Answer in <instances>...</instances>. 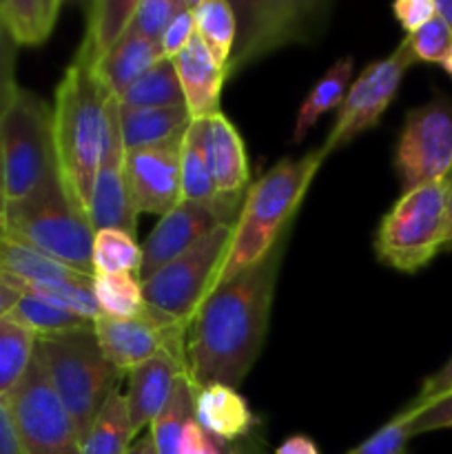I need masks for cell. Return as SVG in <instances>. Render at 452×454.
<instances>
[{
    "mask_svg": "<svg viewBox=\"0 0 452 454\" xmlns=\"http://www.w3.org/2000/svg\"><path fill=\"white\" fill-rule=\"evenodd\" d=\"M286 238L269 257L208 293L186 331V377L195 390L238 388L264 346Z\"/></svg>",
    "mask_w": 452,
    "mask_h": 454,
    "instance_id": "cell-1",
    "label": "cell"
},
{
    "mask_svg": "<svg viewBox=\"0 0 452 454\" xmlns=\"http://www.w3.org/2000/svg\"><path fill=\"white\" fill-rule=\"evenodd\" d=\"M111 100L113 96L106 91L96 69L71 62L51 106L58 173L65 191L84 215L105 151Z\"/></svg>",
    "mask_w": 452,
    "mask_h": 454,
    "instance_id": "cell-2",
    "label": "cell"
},
{
    "mask_svg": "<svg viewBox=\"0 0 452 454\" xmlns=\"http://www.w3.org/2000/svg\"><path fill=\"white\" fill-rule=\"evenodd\" d=\"M323 160L326 153L322 146L301 158L279 160L255 184L248 186L215 286L260 264L286 238L288 224Z\"/></svg>",
    "mask_w": 452,
    "mask_h": 454,
    "instance_id": "cell-3",
    "label": "cell"
},
{
    "mask_svg": "<svg viewBox=\"0 0 452 454\" xmlns=\"http://www.w3.org/2000/svg\"><path fill=\"white\" fill-rule=\"evenodd\" d=\"M4 235L49 260L93 278V226L69 198L60 173L4 211Z\"/></svg>",
    "mask_w": 452,
    "mask_h": 454,
    "instance_id": "cell-4",
    "label": "cell"
},
{
    "mask_svg": "<svg viewBox=\"0 0 452 454\" xmlns=\"http://www.w3.org/2000/svg\"><path fill=\"white\" fill-rule=\"evenodd\" d=\"M35 353L82 442L122 375L105 357L93 328L38 337Z\"/></svg>",
    "mask_w": 452,
    "mask_h": 454,
    "instance_id": "cell-5",
    "label": "cell"
},
{
    "mask_svg": "<svg viewBox=\"0 0 452 454\" xmlns=\"http://www.w3.org/2000/svg\"><path fill=\"white\" fill-rule=\"evenodd\" d=\"M235 43L226 78L291 44H313L331 22L328 0H230Z\"/></svg>",
    "mask_w": 452,
    "mask_h": 454,
    "instance_id": "cell-6",
    "label": "cell"
},
{
    "mask_svg": "<svg viewBox=\"0 0 452 454\" xmlns=\"http://www.w3.org/2000/svg\"><path fill=\"white\" fill-rule=\"evenodd\" d=\"M448 191V180L403 191L377 231L375 251L384 264L401 273H417L434 260L446 247Z\"/></svg>",
    "mask_w": 452,
    "mask_h": 454,
    "instance_id": "cell-7",
    "label": "cell"
},
{
    "mask_svg": "<svg viewBox=\"0 0 452 454\" xmlns=\"http://www.w3.org/2000/svg\"><path fill=\"white\" fill-rule=\"evenodd\" d=\"M4 195L9 202L27 198L44 180L58 176L51 109L43 98L20 89L12 109L0 120Z\"/></svg>",
    "mask_w": 452,
    "mask_h": 454,
    "instance_id": "cell-8",
    "label": "cell"
},
{
    "mask_svg": "<svg viewBox=\"0 0 452 454\" xmlns=\"http://www.w3.org/2000/svg\"><path fill=\"white\" fill-rule=\"evenodd\" d=\"M233 229L235 224L220 226L144 279L142 293L146 306L189 326L202 301L215 288L233 239Z\"/></svg>",
    "mask_w": 452,
    "mask_h": 454,
    "instance_id": "cell-9",
    "label": "cell"
},
{
    "mask_svg": "<svg viewBox=\"0 0 452 454\" xmlns=\"http://www.w3.org/2000/svg\"><path fill=\"white\" fill-rule=\"evenodd\" d=\"M4 402L25 454H82L78 428L53 390L38 353Z\"/></svg>",
    "mask_w": 452,
    "mask_h": 454,
    "instance_id": "cell-10",
    "label": "cell"
},
{
    "mask_svg": "<svg viewBox=\"0 0 452 454\" xmlns=\"http://www.w3.org/2000/svg\"><path fill=\"white\" fill-rule=\"evenodd\" d=\"M403 191L452 176V102L439 100L410 109L394 151Z\"/></svg>",
    "mask_w": 452,
    "mask_h": 454,
    "instance_id": "cell-11",
    "label": "cell"
},
{
    "mask_svg": "<svg viewBox=\"0 0 452 454\" xmlns=\"http://www.w3.org/2000/svg\"><path fill=\"white\" fill-rule=\"evenodd\" d=\"M412 65H415V58H412L406 38L388 58L370 62L350 84L339 106V114H337L335 127L331 129L326 142L322 145L323 153H332L339 146L350 145L362 133L375 129L390 102L397 96L399 84Z\"/></svg>",
    "mask_w": 452,
    "mask_h": 454,
    "instance_id": "cell-12",
    "label": "cell"
},
{
    "mask_svg": "<svg viewBox=\"0 0 452 454\" xmlns=\"http://www.w3.org/2000/svg\"><path fill=\"white\" fill-rule=\"evenodd\" d=\"M244 195H238V198L217 195V198L207 200V202L180 200L171 211L160 217L155 229L140 244L142 266L137 279L140 282L149 279L167 262L189 251L191 247H195L199 239L211 235L220 226L235 224L239 208H242Z\"/></svg>",
    "mask_w": 452,
    "mask_h": 454,
    "instance_id": "cell-13",
    "label": "cell"
},
{
    "mask_svg": "<svg viewBox=\"0 0 452 454\" xmlns=\"http://www.w3.org/2000/svg\"><path fill=\"white\" fill-rule=\"evenodd\" d=\"M186 331L189 326L149 306L136 317L113 319L100 315L93 322L97 344L120 375H127L162 353L175 355L186 362Z\"/></svg>",
    "mask_w": 452,
    "mask_h": 454,
    "instance_id": "cell-14",
    "label": "cell"
},
{
    "mask_svg": "<svg viewBox=\"0 0 452 454\" xmlns=\"http://www.w3.org/2000/svg\"><path fill=\"white\" fill-rule=\"evenodd\" d=\"M87 217L93 231L118 229L136 235L137 213L127 180V149H124L122 131H120V105L115 98L109 105L105 151H102L100 167L93 180Z\"/></svg>",
    "mask_w": 452,
    "mask_h": 454,
    "instance_id": "cell-15",
    "label": "cell"
},
{
    "mask_svg": "<svg viewBox=\"0 0 452 454\" xmlns=\"http://www.w3.org/2000/svg\"><path fill=\"white\" fill-rule=\"evenodd\" d=\"M127 180L136 213L162 217L182 200L180 145L127 153Z\"/></svg>",
    "mask_w": 452,
    "mask_h": 454,
    "instance_id": "cell-16",
    "label": "cell"
},
{
    "mask_svg": "<svg viewBox=\"0 0 452 454\" xmlns=\"http://www.w3.org/2000/svg\"><path fill=\"white\" fill-rule=\"evenodd\" d=\"M129 375L127 408L133 433L151 426V421L164 411L171 399L177 380L186 375V362L175 355L162 353L149 362L133 368Z\"/></svg>",
    "mask_w": 452,
    "mask_h": 454,
    "instance_id": "cell-17",
    "label": "cell"
},
{
    "mask_svg": "<svg viewBox=\"0 0 452 454\" xmlns=\"http://www.w3.org/2000/svg\"><path fill=\"white\" fill-rule=\"evenodd\" d=\"M177 78H180L184 105L191 120H204L222 114L220 98L226 82V71L213 58L207 44L193 35L189 44L173 58Z\"/></svg>",
    "mask_w": 452,
    "mask_h": 454,
    "instance_id": "cell-18",
    "label": "cell"
},
{
    "mask_svg": "<svg viewBox=\"0 0 452 454\" xmlns=\"http://www.w3.org/2000/svg\"><path fill=\"white\" fill-rule=\"evenodd\" d=\"M195 421L215 442L239 443L255 430L257 417L238 388L211 384L195 390Z\"/></svg>",
    "mask_w": 452,
    "mask_h": 454,
    "instance_id": "cell-19",
    "label": "cell"
},
{
    "mask_svg": "<svg viewBox=\"0 0 452 454\" xmlns=\"http://www.w3.org/2000/svg\"><path fill=\"white\" fill-rule=\"evenodd\" d=\"M186 106H162V109H124L120 106V131L127 153L131 151L177 146L191 127Z\"/></svg>",
    "mask_w": 452,
    "mask_h": 454,
    "instance_id": "cell-20",
    "label": "cell"
},
{
    "mask_svg": "<svg viewBox=\"0 0 452 454\" xmlns=\"http://www.w3.org/2000/svg\"><path fill=\"white\" fill-rule=\"evenodd\" d=\"M136 0H93L87 4L84 38L75 53V65L97 69L106 53L124 38L136 13Z\"/></svg>",
    "mask_w": 452,
    "mask_h": 454,
    "instance_id": "cell-21",
    "label": "cell"
},
{
    "mask_svg": "<svg viewBox=\"0 0 452 454\" xmlns=\"http://www.w3.org/2000/svg\"><path fill=\"white\" fill-rule=\"evenodd\" d=\"M162 58V47L158 43H151V40L133 34V31H127L124 38L97 65L96 74L106 87V91L118 100L133 82H137Z\"/></svg>",
    "mask_w": 452,
    "mask_h": 454,
    "instance_id": "cell-22",
    "label": "cell"
},
{
    "mask_svg": "<svg viewBox=\"0 0 452 454\" xmlns=\"http://www.w3.org/2000/svg\"><path fill=\"white\" fill-rule=\"evenodd\" d=\"M208 122H211L213 177H215L217 195H226V198L244 195L251 173H248L242 136L224 114L211 115Z\"/></svg>",
    "mask_w": 452,
    "mask_h": 454,
    "instance_id": "cell-23",
    "label": "cell"
},
{
    "mask_svg": "<svg viewBox=\"0 0 452 454\" xmlns=\"http://www.w3.org/2000/svg\"><path fill=\"white\" fill-rule=\"evenodd\" d=\"M180 186L182 200L207 202L217 198L213 177L211 122L208 118L193 120L180 145Z\"/></svg>",
    "mask_w": 452,
    "mask_h": 454,
    "instance_id": "cell-24",
    "label": "cell"
},
{
    "mask_svg": "<svg viewBox=\"0 0 452 454\" xmlns=\"http://www.w3.org/2000/svg\"><path fill=\"white\" fill-rule=\"evenodd\" d=\"M355 62L350 56L339 58L322 78L315 82V87L310 89L308 96L301 102L300 111L295 115V127H292L291 142L300 145L306 140L310 131H313L315 124L319 122V118L328 114V111L337 109L344 102L346 93H348L350 78H353Z\"/></svg>",
    "mask_w": 452,
    "mask_h": 454,
    "instance_id": "cell-25",
    "label": "cell"
},
{
    "mask_svg": "<svg viewBox=\"0 0 452 454\" xmlns=\"http://www.w3.org/2000/svg\"><path fill=\"white\" fill-rule=\"evenodd\" d=\"M62 0H0V18L18 47H38L53 34Z\"/></svg>",
    "mask_w": 452,
    "mask_h": 454,
    "instance_id": "cell-26",
    "label": "cell"
},
{
    "mask_svg": "<svg viewBox=\"0 0 452 454\" xmlns=\"http://www.w3.org/2000/svg\"><path fill=\"white\" fill-rule=\"evenodd\" d=\"M133 433L131 419H129L127 397L115 388L102 403L100 412L93 424L89 426L82 439V454H127L131 448Z\"/></svg>",
    "mask_w": 452,
    "mask_h": 454,
    "instance_id": "cell-27",
    "label": "cell"
},
{
    "mask_svg": "<svg viewBox=\"0 0 452 454\" xmlns=\"http://www.w3.org/2000/svg\"><path fill=\"white\" fill-rule=\"evenodd\" d=\"M118 105L124 109H162V106H186L182 93L180 78H177L175 62L171 58H162L155 67H151L137 82H133Z\"/></svg>",
    "mask_w": 452,
    "mask_h": 454,
    "instance_id": "cell-28",
    "label": "cell"
},
{
    "mask_svg": "<svg viewBox=\"0 0 452 454\" xmlns=\"http://www.w3.org/2000/svg\"><path fill=\"white\" fill-rule=\"evenodd\" d=\"M195 417V388L189 377L182 375L173 388L171 399L164 411L151 421L149 437L158 454H177L182 430Z\"/></svg>",
    "mask_w": 452,
    "mask_h": 454,
    "instance_id": "cell-29",
    "label": "cell"
},
{
    "mask_svg": "<svg viewBox=\"0 0 452 454\" xmlns=\"http://www.w3.org/2000/svg\"><path fill=\"white\" fill-rule=\"evenodd\" d=\"M38 337L13 322L9 315L0 319V399L7 397L25 377L31 359H34Z\"/></svg>",
    "mask_w": 452,
    "mask_h": 454,
    "instance_id": "cell-30",
    "label": "cell"
},
{
    "mask_svg": "<svg viewBox=\"0 0 452 454\" xmlns=\"http://www.w3.org/2000/svg\"><path fill=\"white\" fill-rule=\"evenodd\" d=\"M9 317L13 322L22 324L25 328H29L35 337H51L62 335V333L93 328L91 319L80 317V315L71 313V310L60 309V306L34 295H20L16 306L9 310Z\"/></svg>",
    "mask_w": 452,
    "mask_h": 454,
    "instance_id": "cell-31",
    "label": "cell"
},
{
    "mask_svg": "<svg viewBox=\"0 0 452 454\" xmlns=\"http://www.w3.org/2000/svg\"><path fill=\"white\" fill-rule=\"evenodd\" d=\"M195 35L207 44L217 62H229L235 43V13L226 0H198L193 3Z\"/></svg>",
    "mask_w": 452,
    "mask_h": 454,
    "instance_id": "cell-32",
    "label": "cell"
},
{
    "mask_svg": "<svg viewBox=\"0 0 452 454\" xmlns=\"http://www.w3.org/2000/svg\"><path fill=\"white\" fill-rule=\"evenodd\" d=\"M142 266V247L131 233L102 229L93 235V275H137Z\"/></svg>",
    "mask_w": 452,
    "mask_h": 454,
    "instance_id": "cell-33",
    "label": "cell"
},
{
    "mask_svg": "<svg viewBox=\"0 0 452 454\" xmlns=\"http://www.w3.org/2000/svg\"><path fill=\"white\" fill-rule=\"evenodd\" d=\"M93 293H96L100 315L113 319H129L146 309L142 282L137 275H93Z\"/></svg>",
    "mask_w": 452,
    "mask_h": 454,
    "instance_id": "cell-34",
    "label": "cell"
},
{
    "mask_svg": "<svg viewBox=\"0 0 452 454\" xmlns=\"http://www.w3.org/2000/svg\"><path fill=\"white\" fill-rule=\"evenodd\" d=\"M189 4L191 0H142V3H137L129 31L160 44L173 18L184 12Z\"/></svg>",
    "mask_w": 452,
    "mask_h": 454,
    "instance_id": "cell-35",
    "label": "cell"
},
{
    "mask_svg": "<svg viewBox=\"0 0 452 454\" xmlns=\"http://www.w3.org/2000/svg\"><path fill=\"white\" fill-rule=\"evenodd\" d=\"M415 62H437L441 65L448 53L452 51V31L441 18L434 16L415 34L406 35Z\"/></svg>",
    "mask_w": 452,
    "mask_h": 454,
    "instance_id": "cell-36",
    "label": "cell"
},
{
    "mask_svg": "<svg viewBox=\"0 0 452 454\" xmlns=\"http://www.w3.org/2000/svg\"><path fill=\"white\" fill-rule=\"evenodd\" d=\"M410 419H408L406 411L399 412L397 417L381 426L372 437L359 443L348 454H410L408 452V443H410Z\"/></svg>",
    "mask_w": 452,
    "mask_h": 454,
    "instance_id": "cell-37",
    "label": "cell"
},
{
    "mask_svg": "<svg viewBox=\"0 0 452 454\" xmlns=\"http://www.w3.org/2000/svg\"><path fill=\"white\" fill-rule=\"evenodd\" d=\"M16 53L18 44L13 43L12 34L0 18V120L12 109L20 91L16 82Z\"/></svg>",
    "mask_w": 452,
    "mask_h": 454,
    "instance_id": "cell-38",
    "label": "cell"
},
{
    "mask_svg": "<svg viewBox=\"0 0 452 454\" xmlns=\"http://www.w3.org/2000/svg\"><path fill=\"white\" fill-rule=\"evenodd\" d=\"M406 415L410 419L412 437L433 430L452 428V393L425 403V406H408Z\"/></svg>",
    "mask_w": 452,
    "mask_h": 454,
    "instance_id": "cell-39",
    "label": "cell"
},
{
    "mask_svg": "<svg viewBox=\"0 0 452 454\" xmlns=\"http://www.w3.org/2000/svg\"><path fill=\"white\" fill-rule=\"evenodd\" d=\"M195 35V20H193V3L184 9V12L177 13L171 20V25L164 31L162 40H160V47H162L164 58H175L186 44L193 40Z\"/></svg>",
    "mask_w": 452,
    "mask_h": 454,
    "instance_id": "cell-40",
    "label": "cell"
},
{
    "mask_svg": "<svg viewBox=\"0 0 452 454\" xmlns=\"http://www.w3.org/2000/svg\"><path fill=\"white\" fill-rule=\"evenodd\" d=\"M393 13L408 35L434 18V0H399L393 4Z\"/></svg>",
    "mask_w": 452,
    "mask_h": 454,
    "instance_id": "cell-41",
    "label": "cell"
},
{
    "mask_svg": "<svg viewBox=\"0 0 452 454\" xmlns=\"http://www.w3.org/2000/svg\"><path fill=\"white\" fill-rule=\"evenodd\" d=\"M177 454H220V442H215L193 417L182 430Z\"/></svg>",
    "mask_w": 452,
    "mask_h": 454,
    "instance_id": "cell-42",
    "label": "cell"
},
{
    "mask_svg": "<svg viewBox=\"0 0 452 454\" xmlns=\"http://www.w3.org/2000/svg\"><path fill=\"white\" fill-rule=\"evenodd\" d=\"M450 390H452V357L448 359V362L443 364V366L439 368L433 377H428V380L424 381V386H421V393L417 395V399L410 403V406H415V408L425 406V403H430V402H434V399L448 395Z\"/></svg>",
    "mask_w": 452,
    "mask_h": 454,
    "instance_id": "cell-43",
    "label": "cell"
},
{
    "mask_svg": "<svg viewBox=\"0 0 452 454\" xmlns=\"http://www.w3.org/2000/svg\"><path fill=\"white\" fill-rule=\"evenodd\" d=\"M0 454H25L4 399H0Z\"/></svg>",
    "mask_w": 452,
    "mask_h": 454,
    "instance_id": "cell-44",
    "label": "cell"
},
{
    "mask_svg": "<svg viewBox=\"0 0 452 454\" xmlns=\"http://www.w3.org/2000/svg\"><path fill=\"white\" fill-rule=\"evenodd\" d=\"M273 454H322V452H319L317 443H315L310 437H306V434H292V437L284 439Z\"/></svg>",
    "mask_w": 452,
    "mask_h": 454,
    "instance_id": "cell-45",
    "label": "cell"
},
{
    "mask_svg": "<svg viewBox=\"0 0 452 454\" xmlns=\"http://www.w3.org/2000/svg\"><path fill=\"white\" fill-rule=\"evenodd\" d=\"M18 300H20V293H18L16 288L0 282V319H3L4 315H9V310L16 306Z\"/></svg>",
    "mask_w": 452,
    "mask_h": 454,
    "instance_id": "cell-46",
    "label": "cell"
},
{
    "mask_svg": "<svg viewBox=\"0 0 452 454\" xmlns=\"http://www.w3.org/2000/svg\"><path fill=\"white\" fill-rule=\"evenodd\" d=\"M434 16L441 18L452 31V0H434Z\"/></svg>",
    "mask_w": 452,
    "mask_h": 454,
    "instance_id": "cell-47",
    "label": "cell"
},
{
    "mask_svg": "<svg viewBox=\"0 0 452 454\" xmlns=\"http://www.w3.org/2000/svg\"><path fill=\"white\" fill-rule=\"evenodd\" d=\"M4 211H7V195H4V168H3V149H0V233H4Z\"/></svg>",
    "mask_w": 452,
    "mask_h": 454,
    "instance_id": "cell-48",
    "label": "cell"
},
{
    "mask_svg": "<svg viewBox=\"0 0 452 454\" xmlns=\"http://www.w3.org/2000/svg\"><path fill=\"white\" fill-rule=\"evenodd\" d=\"M127 454H158V450H155L153 442H151V437L146 434V437L137 439L136 443H131V448H129Z\"/></svg>",
    "mask_w": 452,
    "mask_h": 454,
    "instance_id": "cell-49",
    "label": "cell"
},
{
    "mask_svg": "<svg viewBox=\"0 0 452 454\" xmlns=\"http://www.w3.org/2000/svg\"><path fill=\"white\" fill-rule=\"evenodd\" d=\"M450 182V180H448ZM452 247V182H450V191H448V220H446V247Z\"/></svg>",
    "mask_w": 452,
    "mask_h": 454,
    "instance_id": "cell-50",
    "label": "cell"
},
{
    "mask_svg": "<svg viewBox=\"0 0 452 454\" xmlns=\"http://www.w3.org/2000/svg\"><path fill=\"white\" fill-rule=\"evenodd\" d=\"M220 454H246L242 446L238 443H222L220 442Z\"/></svg>",
    "mask_w": 452,
    "mask_h": 454,
    "instance_id": "cell-51",
    "label": "cell"
},
{
    "mask_svg": "<svg viewBox=\"0 0 452 454\" xmlns=\"http://www.w3.org/2000/svg\"><path fill=\"white\" fill-rule=\"evenodd\" d=\"M441 67H443V71H446V74L450 75V78H452V51L448 53V56H446V60L441 62Z\"/></svg>",
    "mask_w": 452,
    "mask_h": 454,
    "instance_id": "cell-52",
    "label": "cell"
},
{
    "mask_svg": "<svg viewBox=\"0 0 452 454\" xmlns=\"http://www.w3.org/2000/svg\"><path fill=\"white\" fill-rule=\"evenodd\" d=\"M448 180H450V182H452V176H450V177H448Z\"/></svg>",
    "mask_w": 452,
    "mask_h": 454,
    "instance_id": "cell-53",
    "label": "cell"
},
{
    "mask_svg": "<svg viewBox=\"0 0 452 454\" xmlns=\"http://www.w3.org/2000/svg\"><path fill=\"white\" fill-rule=\"evenodd\" d=\"M450 393H452V390H450Z\"/></svg>",
    "mask_w": 452,
    "mask_h": 454,
    "instance_id": "cell-54",
    "label": "cell"
}]
</instances>
